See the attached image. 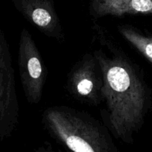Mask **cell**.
Returning <instances> with one entry per match:
<instances>
[{
	"label": "cell",
	"mask_w": 152,
	"mask_h": 152,
	"mask_svg": "<svg viewBox=\"0 0 152 152\" xmlns=\"http://www.w3.org/2000/svg\"><path fill=\"white\" fill-rule=\"evenodd\" d=\"M92 51L103 76L102 123L116 140L134 142L151 107V91L140 67L125 52L107 28L94 22Z\"/></svg>",
	"instance_id": "6da1fadb"
},
{
	"label": "cell",
	"mask_w": 152,
	"mask_h": 152,
	"mask_svg": "<svg viewBox=\"0 0 152 152\" xmlns=\"http://www.w3.org/2000/svg\"><path fill=\"white\" fill-rule=\"evenodd\" d=\"M18 67L24 94L28 103L42 100L48 70L39 50L27 28H22L18 48Z\"/></svg>",
	"instance_id": "277c9868"
},
{
	"label": "cell",
	"mask_w": 152,
	"mask_h": 152,
	"mask_svg": "<svg viewBox=\"0 0 152 152\" xmlns=\"http://www.w3.org/2000/svg\"><path fill=\"white\" fill-rule=\"evenodd\" d=\"M120 35L152 65V34L130 24L117 26Z\"/></svg>",
	"instance_id": "ba28073f"
},
{
	"label": "cell",
	"mask_w": 152,
	"mask_h": 152,
	"mask_svg": "<svg viewBox=\"0 0 152 152\" xmlns=\"http://www.w3.org/2000/svg\"><path fill=\"white\" fill-rule=\"evenodd\" d=\"M103 76L93 53H85L74 64L66 79L67 91L74 99L90 105L102 104Z\"/></svg>",
	"instance_id": "5b68a950"
},
{
	"label": "cell",
	"mask_w": 152,
	"mask_h": 152,
	"mask_svg": "<svg viewBox=\"0 0 152 152\" xmlns=\"http://www.w3.org/2000/svg\"><path fill=\"white\" fill-rule=\"evenodd\" d=\"M44 129L56 142L75 152H118L111 132L88 113L65 105L46 108Z\"/></svg>",
	"instance_id": "7a4b0ae2"
},
{
	"label": "cell",
	"mask_w": 152,
	"mask_h": 152,
	"mask_svg": "<svg viewBox=\"0 0 152 152\" xmlns=\"http://www.w3.org/2000/svg\"><path fill=\"white\" fill-rule=\"evenodd\" d=\"M17 11L47 37L62 42L65 36L53 0H12Z\"/></svg>",
	"instance_id": "8992f818"
},
{
	"label": "cell",
	"mask_w": 152,
	"mask_h": 152,
	"mask_svg": "<svg viewBox=\"0 0 152 152\" xmlns=\"http://www.w3.org/2000/svg\"><path fill=\"white\" fill-rule=\"evenodd\" d=\"M89 15L94 19L105 16L152 15V0H91Z\"/></svg>",
	"instance_id": "52a82bcc"
},
{
	"label": "cell",
	"mask_w": 152,
	"mask_h": 152,
	"mask_svg": "<svg viewBox=\"0 0 152 152\" xmlns=\"http://www.w3.org/2000/svg\"><path fill=\"white\" fill-rule=\"evenodd\" d=\"M20 108L10 46L0 28V140L10 137L17 129Z\"/></svg>",
	"instance_id": "3957f363"
}]
</instances>
